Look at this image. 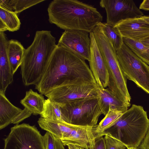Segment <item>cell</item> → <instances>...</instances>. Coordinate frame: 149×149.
I'll return each instance as SVG.
<instances>
[{"mask_svg":"<svg viewBox=\"0 0 149 149\" xmlns=\"http://www.w3.org/2000/svg\"><path fill=\"white\" fill-rule=\"evenodd\" d=\"M89 33L81 30H65L57 45L65 47L79 58L89 61L91 53Z\"/></svg>","mask_w":149,"mask_h":149,"instance_id":"11","label":"cell"},{"mask_svg":"<svg viewBox=\"0 0 149 149\" xmlns=\"http://www.w3.org/2000/svg\"><path fill=\"white\" fill-rule=\"evenodd\" d=\"M123 112L109 108L108 112L99 124L93 127V131L96 139L101 137L106 130L114 125Z\"/></svg>","mask_w":149,"mask_h":149,"instance_id":"23","label":"cell"},{"mask_svg":"<svg viewBox=\"0 0 149 149\" xmlns=\"http://www.w3.org/2000/svg\"><path fill=\"white\" fill-rule=\"evenodd\" d=\"M60 105L67 123L74 125L95 126L97 125L99 117L102 114L98 98L81 100Z\"/></svg>","mask_w":149,"mask_h":149,"instance_id":"8","label":"cell"},{"mask_svg":"<svg viewBox=\"0 0 149 149\" xmlns=\"http://www.w3.org/2000/svg\"></svg>","mask_w":149,"mask_h":149,"instance_id":"37","label":"cell"},{"mask_svg":"<svg viewBox=\"0 0 149 149\" xmlns=\"http://www.w3.org/2000/svg\"><path fill=\"white\" fill-rule=\"evenodd\" d=\"M140 42H141L144 46L149 48V37Z\"/></svg>","mask_w":149,"mask_h":149,"instance_id":"34","label":"cell"},{"mask_svg":"<svg viewBox=\"0 0 149 149\" xmlns=\"http://www.w3.org/2000/svg\"><path fill=\"white\" fill-rule=\"evenodd\" d=\"M116 53L127 79L134 82L149 94V65L138 57L124 43Z\"/></svg>","mask_w":149,"mask_h":149,"instance_id":"7","label":"cell"},{"mask_svg":"<svg viewBox=\"0 0 149 149\" xmlns=\"http://www.w3.org/2000/svg\"><path fill=\"white\" fill-rule=\"evenodd\" d=\"M45 99L43 95L30 89L26 92L20 103L33 115H40L42 112Z\"/></svg>","mask_w":149,"mask_h":149,"instance_id":"20","label":"cell"},{"mask_svg":"<svg viewBox=\"0 0 149 149\" xmlns=\"http://www.w3.org/2000/svg\"><path fill=\"white\" fill-rule=\"evenodd\" d=\"M49 21L65 30H81L90 33L102 20L94 6L77 0H54L47 8Z\"/></svg>","mask_w":149,"mask_h":149,"instance_id":"2","label":"cell"},{"mask_svg":"<svg viewBox=\"0 0 149 149\" xmlns=\"http://www.w3.org/2000/svg\"><path fill=\"white\" fill-rule=\"evenodd\" d=\"M93 127L78 126L61 141L64 146L72 144L85 149H93L96 140L93 131Z\"/></svg>","mask_w":149,"mask_h":149,"instance_id":"14","label":"cell"},{"mask_svg":"<svg viewBox=\"0 0 149 149\" xmlns=\"http://www.w3.org/2000/svg\"><path fill=\"white\" fill-rule=\"evenodd\" d=\"M37 122L42 129L52 134L61 140L65 138L78 126L68 123L39 118Z\"/></svg>","mask_w":149,"mask_h":149,"instance_id":"16","label":"cell"},{"mask_svg":"<svg viewBox=\"0 0 149 149\" xmlns=\"http://www.w3.org/2000/svg\"><path fill=\"white\" fill-rule=\"evenodd\" d=\"M115 26L123 38L140 41L149 37V24L141 17L122 20Z\"/></svg>","mask_w":149,"mask_h":149,"instance_id":"13","label":"cell"},{"mask_svg":"<svg viewBox=\"0 0 149 149\" xmlns=\"http://www.w3.org/2000/svg\"><path fill=\"white\" fill-rule=\"evenodd\" d=\"M96 40L108 70V88L128 107L131 98L127 88V79L119 63L116 51L104 35L98 37Z\"/></svg>","mask_w":149,"mask_h":149,"instance_id":"5","label":"cell"},{"mask_svg":"<svg viewBox=\"0 0 149 149\" xmlns=\"http://www.w3.org/2000/svg\"><path fill=\"white\" fill-rule=\"evenodd\" d=\"M117 51L124 43L123 37L115 26L100 22L97 26Z\"/></svg>","mask_w":149,"mask_h":149,"instance_id":"24","label":"cell"},{"mask_svg":"<svg viewBox=\"0 0 149 149\" xmlns=\"http://www.w3.org/2000/svg\"><path fill=\"white\" fill-rule=\"evenodd\" d=\"M141 18L145 22L149 24V15H144L141 17Z\"/></svg>","mask_w":149,"mask_h":149,"instance_id":"35","label":"cell"},{"mask_svg":"<svg viewBox=\"0 0 149 149\" xmlns=\"http://www.w3.org/2000/svg\"><path fill=\"white\" fill-rule=\"evenodd\" d=\"M21 23L14 11L0 6V32H13L18 30Z\"/></svg>","mask_w":149,"mask_h":149,"instance_id":"21","label":"cell"},{"mask_svg":"<svg viewBox=\"0 0 149 149\" xmlns=\"http://www.w3.org/2000/svg\"><path fill=\"white\" fill-rule=\"evenodd\" d=\"M149 128V119L143 107L132 104L124 112L116 123L106 130V135L122 142L127 148H137L144 138Z\"/></svg>","mask_w":149,"mask_h":149,"instance_id":"4","label":"cell"},{"mask_svg":"<svg viewBox=\"0 0 149 149\" xmlns=\"http://www.w3.org/2000/svg\"><path fill=\"white\" fill-rule=\"evenodd\" d=\"M137 148L138 149H149V128L144 138Z\"/></svg>","mask_w":149,"mask_h":149,"instance_id":"30","label":"cell"},{"mask_svg":"<svg viewBox=\"0 0 149 149\" xmlns=\"http://www.w3.org/2000/svg\"><path fill=\"white\" fill-rule=\"evenodd\" d=\"M3 149H45L43 136L35 125L23 123L10 128Z\"/></svg>","mask_w":149,"mask_h":149,"instance_id":"9","label":"cell"},{"mask_svg":"<svg viewBox=\"0 0 149 149\" xmlns=\"http://www.w3.org/2000/svg\"><path fill=\"white\" fill-rule=\"evenodd\" d=\"M124 43L138 57L149 65V48L141 42L123 38Z\"/></svg>","mask_w":149,"mask_h":149,"instance_id":"25","label":"cell"},{"mask_svg":"<svg viewBox=\"0 0 149 149\" xmlns=\"http://www.w3.org/2000/svg\"><path fill=\"white\" fill-rule=\"evenodd\" d=\"M57 46L50 31H36L33 42L25 49L20 66L25 86L35 85L38 82Z\"/></svg>","mask_w":149,"mask_h":149,"instance_id":"3","label":"cell"},{"mask_svg":"<svg viewBox=\"0 0 149 149\" xmlns=\"http://www.w3.org/2000/svg\"><path fill=\"white\" fill-rule=\"evenodd\" d=\"M91 53L89 61L90 69L95 81L100 88L108 87L109 74L104 59L98 47L93 31L89 33Z\"/></svg>","mask_w":149,"mask_h":149,"instance_id":"12","label":"cell"},{"mask_svg":"<svg viewBox=\"0 0 149 149\" xmlns=\"http://www.w3.org/2000/svg\"><path fill=\"white\" fill-rule=\"evenodd\" d=\"M40 117L50 120L68 123L61 105L49 99L45 100Z\"/></svg>","mask_w":149,"mask_h":149,"instance_id":"22","label":"cell"},{"mask_svg":"<svg viewBox=\"0 0 149 149\" xmlns=\"http://www.w3.org/2000/svg\"><path fill=\"white\" fill-rule=\"evenodd\" d=\"M98 100L102 114L105 116L108 112L109 108L123 112L128 109L127 106L108 88L100 87Z\"/></svg>","mask_w":149,"mask_h":149,"instance_id":"17","label":"cell"},{"mask_svg":"<svg viewBox=\"0 0 149 149\" xmlns=\"http://www.w3.org/2000/svg\"><path fill=\"white\" fill-rule=\"evenodd\" d=\"M45 1V0H9L11 8L17 14Z\"/></svg>","mask_w":149,"mask_h":149,"instance_id":"26","label":"cell"},{"mask_svg":"<svg viewBox=\"0 0 149 149\" xmlns=\"http://www.w3.org/2000/svg\"><path fill=\"white\" fill-rule=\"evenodd\" d=\"M8 40L4 32L0 33V91L4 93L13 81L14 74L9 60L7 49Z\"/></svg>","mask_w":149,"mask_h":149,"instance_id":"15","label":"cell"},{"mask_svg":"<svg viewBox=\"0 0 149 149\" xmlns=\"http://www.w3.org/2000/svg\"><path fill=\"white\" fill-rule=\"evenodd\" d=\"M127 148V149H138L137 148L134 147H129Z\"/></svg>","mask_w":149,"mask_h":149,"instance_id":"36","label":"cell"},{"mask_svg":"<svg viewBox=\"0 0 149 149\" xmlns=\"http://www.w3.org/2000/svg\"><path fill=\"white\" fill-rule=\"evenodd\" d=\"M76 78L96 82L85 60L65 47L57 45L35 88L45 95L64 81Z\"/></svg>","mask_w":149,"mask_h":149,"instance_id":"1","label":"cell"},{"mask_svg":"<svg viewBox=\"0 0 149 149\" xmlns=\"http://www.w3.org/2000/svg\"><path fill=\"white\" fill-rule=\"evenodd\" d=\"M104 136L106 149H125L126 148L119 141L107 135Z\"/></svg>","mask_w":149,"mask_h":149,"instance_id":"28","label":"cell"},{"mask_svg":"<svg viewBox=\"0 0 149 149\" xmlns=\"http://www.w3.org/2000/svg\"><path fill=\"white\" fill-rule=\"evenodd\" d=\"M32 113L26 108L19 113L13 119L12 123L18 125L25 119L30 117Z\"/></svg>","mask_w":149,"mask_h":149,"instance_id":"29","label":"cell"},{"mask_svg":"<svg viewBox=\"0 0 149 149\" xmlns=\"http://www.w3.org/2000/svg\"><path fill=\"white\" fill-rule=\"evenodd\" d=\"M25 49L17 40L11 39L7 42L8 56L14 74L21 65Z\"/></svg>","mask_w":149,"mask_h":149,"instance_id":"19","label":"cell"},{"mask_svg":"<svg viewBox=\"0 0 149 149\" xmlns=\"http://www.w3.org/2000/svg\"><path fill=\"white\" fill-rule=\"evenodd\" d=\"M101 7L107 13V22L115 26L122 20L144 15L132 0H101Z\"/></svg>","mask_w":149,"mask_h":149,"instance_id":"10","label":"cell"},{"mask_svg":"<svg viewBox=\"0 0 149 149\" xmlns=\"http://www.w3.org/2000/svg\"><path fill=\"white\" fill-rule=\"evenodd\" d=\"M100 89L96 82L76 78L64 81L44 95L47 98L62 105L81 100L98 98Z\"/></svg>","mask_w":149,"mask_h":149,"instance_id":"6","label":"cell"},{"mask_svg":"<svg viewBox=\"0 0 149 149\" xmlns=\"http://www.w3.org/2000/svg\"><path fill=\"white\" fill-rule=\"evenodd\" d=\"M139 8L145 10H149V0H144L141 3Z\"/></svg>","mask_w":149,"mask_h":149,"instance_id":"32","label":"cell"},{"mask_svg":"<svg viewBox=\"0 0 149 149\" xmlns=\"http://www.w3.org/2000/svg\"><path fill=\"white\" fill-rule=\"evenodd\" d=\"M45 149H65L61 140L47 132L43 136Z\"/></svg>","mask_w":149,"mask_h":149,"instance_id":"27","label":"cell"},{"mask_svg":"<svg viewBox=\"0 0 149 149\" xmlns=\"http://www.w3.org/2000/svg\"><path fill=\"white\" fill-rule=\"evenodd\" d=\"M93 149H106L104 139L103 136L96 140Z\"/></svg>","mask_w":149,"mask_h":149,"instance_id":"31","label":"cell"},{"mask_svg":"<svg viewBox=\"0 0 149 149\" xmlns=\"http://www.w3.org/2000/svg\"><path fill=\"white\" fill-rule=\"evenodd\" d=\"M67 146L68 149H85L81 147L72 144H68Z\"/></svg>","mask_w":149,"mask_h":149,"instance_id":"33","label":"cell"},{"mask_svg":"<svg viewBox=\"0 0 149 149\" xmlns=\"http://www.w3.org/2000/svg\"><path fill=\"white\" fill-rule=\"evenodd\" d=\"M22 109L13 105L7 98L5 93L0 91V129L10 124Z\"/></svg>","mask_w":149,"mask_h":149,"instance_id":"18","label":"cell"}]
</instances>
